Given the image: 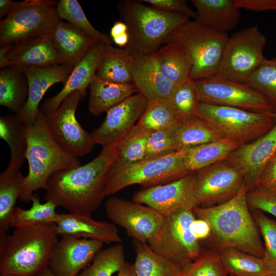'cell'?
Here are the masks:
<instances>
[{
  "label": "cell",
  "instance_id": "obj_1",
  "mask_svg": "<svg viewBox=\"0 0 276 276\" xmlns=\"http://www.w3.org/2000/svg\"><path fill=\"white\" fill-rule=\"evenodd\" d=\"M117 146L103 147L97 157L84 165L52 174L47 182L45 199L70 213L90 215L105 197V178L114 162Z\"/></svg>",
  "mask_w": 276,
  "mask_h": 276
},
{
  "label": "cell",
  "instance_id": "obj_2",
  "mask_svg": "<svg viewBox=\"0 0 276 276\" xmlns=\"http://www.w3.org/2000/svg\"><path fill=\"white\" fill-rule=\"evenodd\" d=\"M247 192L245 183L238 194L230 200L211 207L197 206L192 212L209 224L212 231L210 239L216 250L232 247L264 258L265 249L249 210Z\"/></svg>",
  "mask_w": 276,
  "mask_h": 276
},
{
  "label": "cell",
  "instance_id": "obj_3",
  "mask_svg": "<svg viewBox=\"0 0 276 276\" xmlns=\"http://www.w3.org/2000/svg\"><path fill=\"white\" fill-rule=\"evenodd\" d=\"M58 236L54 223L15 227L0 238V274L36 275L49 267Z\"/></svg>",
  "mask_w": 276,
  "mask_h": 276
},
{
  "label": "cell",
  "instance_id": "obj_4",
  "mask_svg": "<svg viewBox=\"0 0 276 276\" xmlns=\"http://www.w3.org/2000/svg\"><path fill=\"white\" fill-rule=\"evenodd\" d=\"M27 135L29 172L19 198L23 202L31 201L34 192L38 189L46 190L48 179L54 173L81 166L78 157L65 151L55 142L40 109L34 123L27 126Z\"/></svg>",
  "mask_w": 276,
  "mask_h": 276
},
{
  "label": "cell",
  "instance_id": "obj_5",
  "mask_svg": "<svg viewBox=\"0 0 276 276\" xmlns=\"http://www.w3.org/2000/svg\"><path fill=\"white\" fill-rule=\"evenodd\" d=\"M118 7L129 37L124 49L132 54L155 53L170 33L190 20L183 14L146 6L142 1L126 0Z\"/></svg>",
  "mask_w": 276,
  "mask_h": 276
},
{
  "label": "cell",
  "instance_id": "obj_6",
  "mask_svg": "<svg viewBox=\"0 0 276 276\" xmlns=\"http://www.w3.org/2000/svg\"><path fill=\"white\" fill-rule=\"evenodd\" d=\"M228 38L227 32L195 19L173 30L163 44L176 43L187 51L192 63L190 78L197 80L216 75Z\"/></svg>",
  "mask_w": 276,
  "mask_h": 276
},
{
  "label": "cell",
  "instance_id": "obj_7",
  "mask_svg": "<svg viewBox=\"0 0 276 276\" xmlns=\"http://www.w3.org/2000/svg\"><path fill=\"white\" fill-rule=\"evenodd\" d=\"M187 151L179 150L125 165L112 163L105 178V197L133 185H140L146 188L169 183L192 173L183 163Z\"/></svg>",
  "mask_w": 276,
  "mask_h": 276
},
{
  "label": "cell",
  "instance_id": "obj_8",
  "mask_svg": "<svg viewBox=\"0 0 276 276\" xmlns=\"http://www.w3.org/2000/svg\"><path fill=\"white\" fill-rule=\"evenodd\" d=\"M57 3L53 0L14 2L10 13L0 22L1 47L50 35L60 20Z\"/></svg>",
  "mask_w": 276,
  "mask_h": 276
},
{
  "label": "cell",
  "instance_id": "obj_9",
  "mask_svg": "<svg viewBox=\"0 0 276 276\" xmlns=\"http://www.w3.org/2000/svg\"><path fill=\"white\" fill-rule=\"evenodd\" d=\"M274 112H255L199 102L196 116L208 122L224 136L243 144L255 141L271 129L274 123Z\"/></svg>",
  "mask_w": 276,
  "mask_h": 276
},
{
  "label": "cell",
  "instance_id": "obj_10",
  "mask_svg": "<svg viewBox=\"0 0 276 276\" xmlns=\"http://www.w3.org/2000/svg\"><path fill=\"white\" fill-rule=\"evenodd\" d=\"M266 38L258 26L247 27L229 37L215 76L246 83L266 59Z\"/></svg>",
  "mask_w": 276,
  "mask_h": 276
},
{
  "label": "cell",
  "instance_id": "obj_11",
  "mask_svg": "<svg viewBox=\"0 0 276 276\" xmlns=\"http://www.w3.org/2000/svg\"><path fill=\"white\" fill-rule=\"evenodd\" d=\"M195 216L192 211L182 210L166 216L159 232L148 244L155 252L183 269L201 252L200 241L191 228Z\"/></svg>",
  "mask_w": 276,
  "mask_h": 276
},
{
  "label": "cell",
  "instance_id": "obj_12",
  "mask_svg": "<svg viewBox=\"0 0 276 276\" xmlns=\"http://www.w3.org/2000/svg\"><path fill=\"white\" fill-rule=\"evenodd\" d=\"M85 94V91L80 90L71 93L57 110L44 114L55 142L65 151L77 157L89 153L95 145L91 133L83 129L75 115Z\"/></svg>",
  "mask_w": 276,
  "mask_h": 276
},
{
  "label": "cell",
  "instance_id": "obj_13",
  "mask_svg": "<svg viewBox=\"0 0 276 276\" xmlns=\"http://www.w3.org/2000/svg\"><path fill=\"white\" fill-rule=\"evenodd\" d=\"M195 81L200 103L236 107L255 112H276L263 95L245 83L217 76Z\"/></svg>",
  "mask_w": 276,
  "mask_h": 276
},
{
  "label": "cell",
  "instance_id": "obj_14",
  "mask_svg": "<svg viewBox=\"0 0 276 276\" xmlns=\"http://www.w3.org/2000/svg\"><path fill=\"white\" fill-rule=\"evenodd\" d=\"M195 195L198 206L206 208L236 196L245 183L242 171L225 160L196 172Z\"/></svg>",
  "mask_w": 276,
  "mask_h": 276
},
{
  "label": "cell",
  "instance_id": "obj_15",
  "mask_svg": "<svg viewBox=\"0 0 276 276\" xmlns=\"http://www.w3.org/2000/svg\"><path fill=\"white\" fill-rule=\"evenodd\" d=\"M105 210L111 221L128 236L147 243L157 235L165 217L150 206L117 196L108 199Z\"/></svg>",
  "mask_w": 276,
  "mask_h": 276
},
{
  "label": "cell",
  "instance_id": "obj_16",
  "mask_svg": "<svg viewBox=\"0 0 276 276\" xmlns=\"http://www.w3.org/2000/svg\"><path fill=\"white\" fill-rule=\"evenodd\" d=\"M196 172L166 184L143 188L132 201L151 207L166 217L178 210L192 211L198 206L195 195Z\"/></svg>",
  "mask_w": 276,
  "mask_h": 276
},
{
  "label": "cell",
  "instance_id": "obj_17",
  "mask_svg": "<svg viewBox=\"0 0 276 276\" xmlns=\"http://www.w3.org/2000/svg\"><path fill=\"white\" fill-rule=\"evenodd\" d=\"M147 104L148 100L138 93L108 110L104 121L91 132L95 144L104 147L119 144L136 125Z\"/></svg>",
  "mask_w": 276,
  "mask_h": 276
},
{
  "label": "cell",
  "instance_id": "obj_18",
  "mask_svg": "<svg viewBox=\"0 0 276 276\" xmlns=\"http://www.w3.org/2000/svg\"><path fill=\"white\" fill-rule=\"evenodd\" d=\"M103 244L94 239L61 236L53 248L49 268L56 276H76Z\"/></svg>",
  "mask_w": 276,
  "mask_h": 276
},
{
  "label": "cell",
  "instance_id": "obj_19",
  "mask_svg": "<svg viewBox=\"0 0 276 276\" xmlns=\"http://www.w3.org/2000/svg\"><path fill=\"white\" fill-rule=\"evenodd\" d=\"M274 123L266 133L243 144L226 159L243 172L247 191L254 188L265 166L276 153V112Z\"/></svg>",
  "mask_w": 276,
  "mask_h": 276
},
{
  "label": "cell",
  "instance_id": "obj_20",
  "mask_svg": "<svg viewBox=\"0 0 276 276\" xmlns=\"http://www.w3.org/2000/svg\"><path fill=\"white\" fill-rule=\"evenodd\" d=\"M21 68L28 79L29 96L24 108L17 116L26 126H29L36 118L39 105L47 90L57 83L64 84L73 68L64 64Z\"/></svg>",
  "mask_w": 276,
  "mask_h": 276
},
{
  "label": "cell",
  "instance_id": "obj_21",
  "mask_svg": "<svg viewBox=\"0 0 276 276\" xmlns=\"http://www.w3.org/2000/svg\"><path fill=\"white\" fill-rule=\"evenodd\" d=\"M132 83L148 101L168 100L177 86L162 73L154 54H132Z\"/></svg>",
  "mask_w": 276,
  "mask_h": 276
},
{
  "label": "cell",
  "instance_id": "obj_22",
  "mask_svg": "<svg viewBox=\"0 0 276 276\" xmlns=\"http://www.w3.org/2000/svg\"><path fill=\"white\" fill-rule=\"evenodd\" d=\"M55 224L58 235L61 236L94 239L104 243L122 242L114 223L95 220L90 215L59 213Z\"/></svg>",
  "mask_w": 276,
  "mask_h": 276
},
{
  "label": "cell",
  "instance_id": "obj_23",
  "mask_svg": "<svg viewBox=\"0 0 276 276\" xmlns=\"http://www.w3.org/2000/svg\"><path fill=\"white\" fill-rule=\"evenodd\" d=\"M105 44L96 42L85 56L73 68L61 90L44 101L40 108L47 115L57 110L63 100L71 93L80 90L86 91L96 75Z\"/></svg>",
  "mask_w": 276,
  "mask_h": 276
},
{
  "label": "cell",
  "instance_id": "obj_24",
  "mask_svg": "<svg viewBox=\"0 0 276 276\" xmlns=\"http://www.w3.org/2000/svg\"><path fill=\"white\" fill-rule=\"evenodd\" d=\"M7 57L10 65L21 68L63 64L50 35L37 36L13 44L8 51Z\"/></svg>",
  "mask_w": 276,
  "mask_h": 276
},
{
  "label": "cell",
  "instance_id": "obj_25",
  "mask_svg": "<svg viewBox=\"0 0 276 276\" xmlns=\"http://www.w3.org/2000/svg\"><path fill=\"white\" fill-rule=\"evenodd\" d=\"M63 64L74 68L97 42L68 22L60 20L50 35Z\"/></svg>",
  "mask_w": 276,
  "mask_h": 276
},
{
  "label": "cell",
  "instance_id": "obj_26",
  "mask_svg": "<svg viewBox=\"0 0 276 276\" xmlns=\"http://www.w3.org/2000/svg\"><path fill=\"white\" fill-rule=\"evenodd\" d=\"M196 9V19L225 32L234 29L241 19L234 0H192Z\"/></svg>",
  "mask_w": 276,
  "mask_h": 276
},
{
  "label": "cell",
  "instance_id": "obj_27",
  "mask_svg": "<svg viewBox=\"0 0 276 276\" xmlns=\"http://www.w3.org/2000/svg\"><path fill=\"white\" fill-rule=\"evenodd\" d=\"M89 87L88 110L95 116L107 112L137 91L132 83H114L101 79L96 75Z\"/></svg>",
  "mask_w": 276,
  "mask_h": 276
},
{
  "label": "cell",
  "instance_id": "obj_28",
  "mask_svg": "<svg viewBox=\"0 0 276 276\" xmlns=\"http://www.w3.org/2000/svg\"><path fill=\"white\" fill-rule=\"evenodd\" d=\"M241 145L234 139L224 136L213 142L189 148L183 157L185 166L190 172H196L226 160Z\"/></svg>",
  "mask_w": 276,
  "mask_h": 276
},
{
  "label": "cell",
  "instance_id": "obj_29",
  "mask_svg": "<svg viewBox=\"0 0 276 276\" xmlns=\"http://www.w3.org/2000/svg\"><path fill=\"white\" fill-rule=\"evenodd\" d=\"M29 96V84L26 74L18 66L10 65L1 68L0 105L18 115Z\"/></svg>",
  "mask_w": 276,
  "mask_h": 276
},
{
  "label": "cell",
  "instance_id": "obj_30",
  "mask_svg": "<svg viewBox=\"0 0 276 276\" xmlns=\"http://www.w3.org/2000/svg\"><path fill=\"white\" fill-rule=\"evenodd\" d=\"M154 54L162 73L175 85L191 78L192 61L187 51L180 45L174 42L165 43Z\"/></svg>",
  "mask_w": 276,
  "mask_h": 276
},
{
  "label": "cell",
  "instance_id": "obj_31",
  "mask_svg": "<svg viewBox=\"0 0 276 276\" xmlns=\"http://www.w3.org/2000/svg\"><path fill=\"white\" fill-rule=\"evenodd\" d=\"M133 56L124 48L105 44L96 75L118 83H132Z\"/></svg>",
  "mask_w": 276,
  "mask_h": 276
},
{
  "label": "cell",
  "instance_id": "obj_32",
  "mask_svg": "<svg viewBox=\"0 0 276 276\" xmlns=\"http://www.w3.org/2000/svg\"><path fill=\"white\" fill-rule=\"evenodd\" d=\"M20 168L9 164L0 174V238L7 235L15 203L25 179Z\"/></svg>",
  "mask_w": 276,
  "mask_h": 276
},
{
  "label": "cell",
  "instance_id": "obj_33",
  "mask_svg": "<svg viewBox=\"0 0 276 276\" xmlns=\"http://www.w3.org/2000/svg\"><path fill=\"white\" fill-rule=\"evenodd\" d=\"M135 252L134 263L137 276H182V268L155 252L148 243L132 239Z\"/></svg>",
  "mask_w": 276,
  "mask_h": 276
},
{
  "label": "cell",
  "instance_id": "obj_34",
  "mask_svg": "<svg viewBox=\"0 0 276 276\" xmlns=\"http://www.w3.org/2000/svg\"><path fill=\"white\" fill-rule=\"evenodd\" d=\"M218 251L228 275L267 276L276 272L264 258L232 247Z\"/></svg>",
  "mask_w": 276,
  "mask_h": 276
},
{
  "label": "cell",
  "instance_id": "obj_35",
  "mask_svg": "<svg viewBox=\"0 0 276 276\" xmlns=\"http://www.w3.org/2000/svg\"><path fill=\"white\" fill-rule=\"evenodd\" d=\"M0 137L9 147V164L20 168L26 159L28 141L27 126L19 116L15 114L1 116Z\"/></svg>",
  "mask_w": 276,
  "mask_h": 276
},
{
  "label": "cell",
  "instance_id": "obj_36",
  "mask_svg": "<svg viewBox=\"0 0 276 276\" xmlns=\"http://www.w3.org/2000/svg\"><path fill=\"white\" fill-rule=\"evenodd\" d=\"M175 134L179 150H187L224 137L208 122L196 116L183 121Z\"/></svg>",
  "mask_w": 276,
  "mask_h": 276
},
{
  "label": "cell",
  "instance_id": "obj_37",
  "mask_svg": "<svg viewBox=\"0 0 276 276\" xmlns=\"http://www.w3.org/2000/svg\"><path fill=\"white\" fill-rule=\"evenodd\" d=\"M182 122L168 100L148 101L146 108L137 123L148 130H164L175 133Z\"/></svg>",
  "mask_w": 276,
  "mask_h": 276
},
{
  "label": "cell",
  "instance_id": "obj_38",
  "mask_svg": "<svg viewBox=\"0 0 276 276\" xmlns=\"http://www.w3.org/2000/svg\"><path fill=\"white\" fill-rule=\"evenodd\" d=\"M31 202L32 206L29 209L15 208L10 218V227H17L56 222L59 214L56 211V204L51 201L41 203L37 194L33 195Z\"/></svg>",
  "mask_w": 276,
  "mask_h": 276
},
{
  "label": "cell",
  "instance_id": "obj_39",
  "mask_svg": "<svg viewBox=\"0 0 276 276\" xmlns=\"http://www.w3.org/2000/svg\"><path fill=\"white\" fill-rule=\"evenodd\" d=\"M56 11L60 19L66 20L95 41L105 44L113 42L110 36L99 31L91 24L77 0L59 1Z\"/></svg>",
  "mask_w": 276,
  "mask_h": 276
},
{
  "label": "cell",
  "instance_id": "obj_40",
  "mask_svg": "<svg viewBox=\"0 0 276 276\" xmlns=\"http://www.w3.org/2000/svg\"><path fill=\"white\" fill-rule=\"evenodd\" d=\"M149 131L136 123L130 132L117 144L113 163L125 165L144 159Z\"/></svg>",
  "mask_w": 276,
  "mask_h": 276
},
{
  "label": "cell",
  "instance_id": "obj_41",
  "mask_svg": "<svg viewBox=\"0 0 276 276\" xmlns=\"http://www.w3.org/2000/svg\"><path fill=\"white\" fill-rule=\"evenodd\" d=\"M125 262L123 246L117 243L101 249L94 257L91 264L76 276H112Z\"/></svg>",
  "mask_w": 276,
  "mask_h": 276
},
{
  "label": "cell",
  "instance_id": "obj_42",
  "mask_svg": "<svg viewBox=\"0 0 276 276\" xmlns=\"http://www.w3.org/2000/svg\"><path fill=\"white\" fill-rule=\"evenodd\" d=\"M168 101L182 122L196 116L199 98L195 81L189 78L178 85Z\"/></svg>",
  "mask_w": 276,
  "mask_h": 276
},
{
  "label": "cell",
  "instance_id": "obj_43",
  "mask_svg": "<svg viewBox=\"0 0 276 276\" xmlns=\"http://www.w3.org/2000/svg\"><path fill=\"white\" fill-rule=\"evenodd\" d=\"M246 84L263 95L276 110V58H266Z\"/></svg>",
  "mask_w": 276,
  "mask_h": 276
},
{
  "label": "cell",
  "instance_id": "obj_44",
  "mask_svg": "<svg viewBox=\"0 0 276 276\" xmlns=\"http://www.w3.org/2000/svg\"><path fill=\"white\" fill-rule=\"evenodd\" d=\"M182 276H228L219 251L209 250L183 269Z\"/></svg>",
  "mask_w": 276,
  "mask_h": 276
},
{
  "label": "cell",
  "instance_id": "obj_45",
  "mask_svg": "<svg viewBox=\"0 0 276 276\" xmlns=\"http://www.w3.org/2000/svg\"><path fill=\"white\" fill-rule=\"evenodd\" d=\"M179 151L175 133L164 130H150L144 159H150Z\"/></svg>",
  "mask_w": 276,
  "mask_h": 276
},
{
  "label": "cell",
  "instance_id": "obj_46",
  "mask_svg": "<svg viewBox=\"0 0 276 276\" xmlns=\"http://www.w3.org/2000/svg\"><path fill=\"white\" fill-rule=\"evenodd\" d=\"M252 216L264 240V259L276 271V222L259 210H253Z\"/></svg>",
  "mask_w": 276,
  "mask_h": 276
},
{
  "label": "cell",
  "instance_id": "obj_47",
  "mask_svg": "<svg viewBox=\"0 0 276 276\" xmlns=\"http://www.w3.org/2000/svg\"><path fill=\"white\" fill-rule=\"evenodd\" d=\"M249 207L268 213L276 217V192L271 189L255 187L246 195Z\"/></svg>",
  "mask_w": 276,
  "mask_h": 276
},
{
  "label": "cell",
  "instance_id": "obj_48",
  "mask_svg": "<svg viewBox=\"0 0 276 276\" xmlns=\"http://www.w3.org/2000/svg\"><path fill=\"white\" fill-rule=\"evenodd\" d=\"M151 6L167 12L178 13L196 19L197 14L183 0H143Z\"/></svg>",
  "mask_w": 276,
  "mask_h": 276
},
{
  "label": "cell",
  "instance_id": "obj_49",
  "mask_svg": "<svg viewBox=\"0 0 276 276\" xmlns=\"http://www.w3.org/2000/svg\"><path fill=\"white\" fill-rule=\"evenodd\" d=\"M256 187L267 189L276 187V153L264 168L255 187Z\"/></svg>",
  "mask_w": 276,
  "mask_h": 276
},
{
  "label": "cell",
  "instance_id": "obj_50",
  "mask_svg": "<svg viewBox=\"0 0 276 276\" xmlns=\"http://www.w3.org/2000/svg\"><path fill=\"white\" fill-rule=\"evenodd\" d=\"M239 9L255 12L276 11V0H234Z\"/></svg>",
  "mask_w": 276,
  "mask_h": 276
},
{
  "label": "cell",
  "instance_id": "obj_51",
  "mask_svg": "<svg viewBox=\"0 0 276 276\" xmlns=\"http://www.w3.org/2000/svg\"><path fill=\"white\" fill-rule=\"evenodd\" d=\"M191 228L193 234L199 241L209 239L212 234L208 223L200 218H195L192 224Z\"/></svg>",
  "mask_w": 276,
  "mask_h": 276
},
{
  "label": "cell",
  "instance_id": "obj_52",
  "mask_svg": "<svg viewBox=\"0 0 276 276\" xmlns=\"http://www.w3.org/2000/svg\"><path fill=\"white\" fill-rule=\"evenodd\" d=\"M127 32V26L122 21L118 20L114 22L110 31V36L112 38L118 35Z\"/></svg>",
  "mask_w": 276,
  "mask_h": 276
},
{
  "label": "cell",
  "instance_id": "obj_53",
  "mask_svg": "<svg viewBox=\"0 0 276 276\" xmlns=\"http://www.w3.org/2000/svg\"><path fill=\"white\" fill-rule=\"evenodd\" d=\"M117 276H137L134 264L126 262L118 272Z\"/></svg>",
  "mask_w": 276,
  "mask_h": 276
},
{
  "label": "cell",
  "instance_id": "obj_54",
  "mask_svg": "<svg viewBox=\"0 0 276 276\" xmlns=\"http://www.w3.org/2000/svg\"><path fill=\"white\" fill-rule=\"evenodd\" d=\"M13 44H9L1 46L0 48V68H3L10 65V63L7 57V54Z\"/></svg>",
  "mask_w": 276,
  "mask_h": 276
},
{
  "label": "cell",
  "instance_id": "obj_55",
  "mask_svg": "<svg viewBox=\"0 0 276 276\" xmlns=\"http://www.w3.org/2000/svg\"><path fill=\"white\" fill-rule=\"evenodd\" d=\"M14 2L12 0H0V17L8 15L11 11Z\"/></svg>",
  "mask_w": 276,
  "mask_h": 276
},
{
  "label": "cell",
  "instance_id": "obj_56",
  "mask_svg": "<svg viewBox=\"0 0 276 276\" xmlns=\"http://www.w3.org/2000/svg\"><path fill=\"white\" fill-rule=\"evenodd\" d=\"M112 41L119 48H124L127 46L129 42V35L127 32L118 35L112 38Z\"/></svg>",
  "mask_w": 276,
  "mask_h": 276
},
{
  "label": "cell",
  "instance_id": "obj_57",
  "mask_svg": "<svg viewBox=\"0 0 276 276\" xmlns=\"http://www.w3.org/2000/svg\"><path fill=\"white\" fill-rule=\"evenodd\" d=\"M35 276H56L48 267L45 268Z\"/></svg>",
  "mask_w": 276,
  "mask_h": 276
},
{
  "label": "cell",
  "instance_id": "obj_58",
  "mask_svg": "<svg viewBox=\"0 0 276 276\" xmlns=\"http://www.w3.org/2000/svg\"><path fill=\"white\" fill-rule=\"evenodd\" d=\"M1 276H20V275L16 274L9 273V274H1Z\"/></svg>",
  "mask_w": 276,
  "mask_h": 276
},
{
  "label": "cell",
  "instance_id": "obj_59",
  "mask_svg": "<svg viewBox=\"0 0 276 276\" xmlns=\"http://www.w3.org/2000/svg\"><path fill=\"white\" fill-rule=\"evenodd\" d=\"M267 276H276V272L273 273Z\"/></svg>",
  "mask_w": 276,
  "mask_h": 276
},
{
  "label": "cell",
  "instance_id": "obj_60",
  "mask_svg": "<svg viewBox=\"0 0 276 276\" xmlns=\"http://www.w3.org/2000/svg\"><path fill=\"white\" fill-rule=\"evenodd\" d=\"M271 189L273 190L274 191H275L276 192V187H274V188H273V189Z\"/></svg>",
  "mask_w": 276,
  "mask_h": 276
},
{
  "label": "cell",
  "instance_id": "obj_61",
  "mask_svg": "<svg viewBox=\"0 0 276 276\" xmlns=\"http://www.w3.org/2000/svg\"><path fill=\"white\" fill-rule=\"evenodd\" d=\"M228 276H233V275H228Z\"/></svg>",
  "mask_w": 276,
  "mask_h": 276
}]
</instances>
